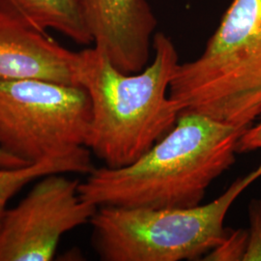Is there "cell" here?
<instances>
[{"instance_id":"3957f363","label":"cell","mask_w":261,"mask_h":261,"mask_svg":"<svg viewBox=\"0 0 261 261\" xmlns=\"http://www.w3.org/2000/svg\"><path fill=\"white\" fill-rule=\"evenodd\" d=\"M169 96L180 112L248 128L261 115V0H232L202 54L179 63Z\"/></svg>"},{"instance_id":"9c48e42d","label":"cell","mask_w":261,"mask_h":261,"mask_svg":"<svg viewBox=\"0 0 261 261\" xmlns=\"http://www.w3.org/2000/svg\"><path fill=\"white\" fill-rule=\"evenodd\" d=\"M41 31L54 29L81 45L92 43L76 0H0Z\"/></svg>"},{"instance_id":"5b68a950","label":"cell","mask_w":261,"mask_h":261,"mask_svg":"<svg viewBox=\"0 0 261 261\" xmlns=\"http://www.w3.org/2000/svg\"><path fill=\"white\" fill-rule=\"evenodd\" d=\"M90 122V98L81 85L0 81V145L29 164L86 147Z\"/></svg>"},{"instance_id":"ba28073f","label":"cell","mask_w":261,"mask_h":261,"mask_svg":"<svg viewBox=\"0 0 261 261\" xmlns=\"http://www.w3.org/2000/svg\"><path fill=\"white\" fill-rule=\"evenodd\" d=\"M80 51L61 46L0 2V81L37 79L79 85Z\"/></svg>"},{"instance_id":"8992f818","label":"cell","mask_w":261,"mask_h":261,"mask_svg":"<svg viewBox=\"0 0 261 261\" xmlns=\"http://www.w3.org/2000/svg\"><path fill=\"white\" fill-rule=\"evenodd\" d=\"M66 173L39 178L0 225V261H49L64 234L90 223L97 206L80 196Z\"/></svg>"},{"instance_id":"7c38bea8","label":"cell","mask_w":261,"mask_h":261,"mask_svg":"<svg viewBox=\"0 0 261 261\" xmlns=\"http://www.w3.org/2000/svg\"><path fill=\"white\" fill-rule=\"evenodd\" d=\"M248 244L243 261H261V199L253 198L248 206Z\"/></svg>"},{"instance_id":"8fae6325","label":"cell","mask_w":261,"mask_h":261,"mask_svg":"<svg viewBox=\"0 0 261 261\" xmlns=\"http://www.w3.org/2000/svg\"><path fill=\"white\" fill-rule=\"evenodd\" d=\"M248 244V230L228 228L224 238L202 257L204 261H243Z\"/></svg>"},{"instance_id":"30bf717a","label":"cell","mask_w":261,"mask_h":261,"mask_svg":"<svg viewBox=\"0 0 261 261\" xmlns=\"http://www.w3.org/2000/svg\"><path fill=\"white\" fill-rule=\"evenodd\" d=\"M94 168L91 151L87 147L73 154L43 160L19 168H0V225L12 197L31 182L50 173L87 175Z\"/></svg>"},{"instance_id":"277c9868","label":"cell","mask_w":261,"mask_h":261,"mask_svg":"<svg viewBox=\"0 0 261 261\" xmlns=\"http://www.w3.org/2000/svg\"><path fill=\"white\" fill-rule=\"evenodd\" d=\"M260 177L261 164L211 202L193 207H98L89 223L94 249L105 261L202 259L224 238L236 199Z\"/></svg>"},{"instance_id":"52a82bcc","label":"cell","mask_w":261,"mask_h":261,"mask_svg":"<svg viewBox=\"0 0 261 261\" xmlns=\"http://www.w3.org/2000/svg\"><path fill=\"white\" fill-rule=\"evenodd\" d=\"M94 47L118 70L138 73L149 61L157 19L146 0H76Z\"/></svg>"},{"instance_id":"6da1fadb","label":"cell","mask_w":261,"mask_h":261,"mask_svg":"<svg viewBox=\"0 0 261 261\" xmlns=\"http://www.w3.org/2000/svg\"><path fill=\"white\" fill-rule=\"evenodd\" d=\"M246 129L181 112L173 128L130 165L94 168L81 182L80 196L97 207L199 205L215 179L235 163L237 141Z\"/></svg>"},{"instance_id":"4fadbf2b","label":"cell","mask_w":261,"mask_h":261,"mask_svg":"<svg viewBox=\"0 0 261 261\" xmlns=\"http://www.w3.org/2000/svg\"><path fill=\"white\" fill-rule=\"evenodd\" d=\"M254 125L244 130L237 141V153H246L261 149V115Z\"/></svg>"},{"instance_id":"7a4b0ae2","label":"cell","mask_w":261,"mask_h":261,"mask_svg":"<svg viewBox=\"0 0 261 261\" xmlns=\"http://www.w3.org/2000/svg\"><path fill=\"white\" fill-rule=\"evenodd\" d=\"M153 60L138 73L118 70L101 50L80 51L79 85L91 102L85 146L108 168L130 165L173 128L180 115L169 96L179 64L175 45L166 34L153 38Z\"/></svg>"},{"instance_id":"5bb4252c","label":"cell","mask_w":261,"mask_h":261,"mask_svg":"<svg viewBox=\"0 0 261 261\" xmlns=\"http://www.w3.org/2000/svg\"><path fill=\"white\" fill-rule=\"evenodd\" d=\"M27 165H29V163L11 155L0 145V168H19Z\"/></svg>"}]
</instances>
